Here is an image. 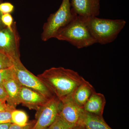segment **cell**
<instances>
[{"mask_svg":"<svg viewBox=\"0 0 129 129\" xmlns=\"http://www.w3.org/2000/svg\"><path fill=\"white\" fill-rule=\"evenodd\" d=\"M61 101L72 96L85 79L77 72L62 67H53L37 75Z\"/></svg>","mask_w":129,"mask_h":129,"instance_id":"cell-1","label":"cell"},{"mask_svg":"<svg viewBox=\"0 0 129 129\" xmlns=\"http://www.w3.org/2000/svg\"><path fill=\"white\" fill-rule=\"evenodd\" d=\"M86 27L96 43L102 45L114 41L126 24L124 19L83 18Z\"/></svg>","mask_w":129,"mask_h":129,"instance_id":"cell-2","label":"cell"},{"mask_svg":"<svg viewBox=\"0 0 129 129\" xmlns=\"http://www.w3.org/2000/svg\"><path fill=\"white\" fill-rule=\"evenodd\" d=\"M55 38L68 42L78 49L88 47L96 43L83 18L77 16L60 29Z\"/></svg>","mask_w":129,"mask_h":129,"instance_id":"cell-3","label":"cell"},{"mask_svg":"<svg viewBox=\"0 0 129 129\" xmlns=\"http://www.w3.org/2000/svg\"><path fill=\"white\" fill-rule=\"evenodd\" d=\"M76 16L72 11L70 0H62L57 11L50 15L44 23L41 39L46 41L54 38L58 32L68 24Z\"/></svg>","mask_w":129,"mask_h":129,"instance_id":"cell-4","label":"cell"},{"mask_svg":"<svg viewBox=\"0 0 129 129\" xmlns=\"http://www.w3.org/2000/svg\"><path fill=\"white\" fill-rule=\"evenodd\" d=\"M14 77L21 86H24L40 92L48 99L56 96L37 76L28 70L20 59L13 60Z\"/></svg>","mask_w":129,"mask_h":129,"instance_id":"cell-5","label":"cell"},{"mask_svg":"<svg viewBox=\"0 0 129 129\" xmlns=\"http://www.w3.org/2000/svg\"><path fill=\"white\" fill-rule=\"evenodd\" d=\"M61 105V101L55 96L37 109L33 129H45L49 127L58 115Z\"/></svg>","mask_w":129,"mask_h":129,"instance_id":"cell-6","label":"cell"},{"mask_svg":"<svg viewBox=\"0 0 129 129\" xmlns=\"http://www.w3.org/2000/svg\"><path fill=\"white\" fill-rule=\"evenodd\" d=\"M19 38L16 23L12 27H4L0 29V50L7 54L13 60L20 59Z\"/></svg>","mask_w":129,"mask_h":129,"instance_id":"cell-7","label":"cell"},{"mask_svg":"<svg viewBox=\"0 0 129 129\" xmlns=\"http://www.w3.org/2000/svg\"><path fill=\"white\" fill-rule=\"evenodd\" d=\"M100 0H71L72 11L81 17H97L100 14Z\"/></svg>","mask_w":129,"mask_h":129,"instance_id":"cell-8","label":"cell"},{"mask_svg":"<svg viewBox=\"0 0 129 129\" xmlns=\"http://www.w3.org/2000/svg\"><path fill=\"white\" fill-rule=\"evenodd\" d=\"M50 99L35 90L21 86L19 95V104L29 109L37 111Z\"/></svg>","mask_w":129,"mask_h":129,"instance_id":"cell-9","label":"cell"},{"mask_svg":"<svg viewBox=\"0 0 129 129\" xmlns=\"http://www.w3.org/2000/svg\"><path fill=\"white\" fill-rule=\"evenodd\" d=\"M83 110L77 106L72 97L70 96L61 101L58 115L68 123L76 125L78 124Z\"/></svg>","mask_w":129,"mask_h":129,"instance_id":"cell-10","label":"cell"},{"mask_svg":"<svg viewBox=\"0 0 129 129\" xmlns=\"http://www.w3.org/2000/svg\"><path fill=\"white\" fill-rule=\"evenodd\" d=\"M106 100L104 95L94 91L88 99L83 109L91 114L103 116Z\"/></svg>","mask_w":129,"mask_h":129,"instance_id":"cell-11","label":"cell"},{"mask_svg":"<svg viewBox=\"0 0 129 129\" xmlns=\"http://www.w3.org/2000/svg\"><path fill=\"white\" fill-rule=\"evenodd\" d=\"M78 124L88 129H113L105 122L103 116L91 114L83 109Z\"/></svg>","mask_w":129,"mask_h":129,"instance_id":"cell-12","label":"cell"},{"mask_svg":"<svg viewBox=\"0 0 129 129\" xmlns=\"http://www.w3.org/2000/svg\"><path fill=\"white\" fill-rule=\"evenodd\" d=\"M94 89L90 83L85 80L77 87L72 96L74 102L80 108L83 109Z\"/></svg>","mask_w":129,"mask_h":129,"instance_id":"cell-13","label":"cell"},{"mask_svg":"<svg viewBox=\"0 0 129 129\" xmlns=\"http://www.w3.org/2000/svg\"><path fill=\"white\" fill-rule=\"evenodd\" d=\"M3 86L7 95V103L16 108L17 105L19 104V95L21 85L14 77L4 82Z\"/></svg>","mask_w":129,"mask_h":129,"instance_id":"cell-14","label":"cell"},{"mask_svg":"<svg viewBox=\"0 0 129 129\" xmlns=\"http://www.w3.org/2000/svg\"><path fill=\"white\" fill-rule=\"evenodd\" d=\"M13 123L20 126H24L27 124L28 117L27 114L23 111L14 109L11 114Z\"/></svg>","mask_w":129,"mask_h":129,"instance_id":"cell-15","label":"cell"},{"mask_svg":"<svg viewBox=\"0 0 129 129\" xmlns=\"http://www.w3.org/2000/svg\"><path fill=\"white\" fill-rule=\"evenodd\" d=\"M75 126L65 121L58 115L48 129H72Z\"/></svg>","mask_w":129,"mask_h":129,"instance_id":"cell-16","label":"cell"},{"mask_svg":"<svg viewBox=\"0 0 129 129\" xmlns=\"http://www.w3.org/2000/svg\"><path fill=\"white\" fill-rule=\"evenodd\" d=\"M16 108L8 105L7 107L0 112V124L13 123L12 119V112Z\"/></svg>","mask_w":129,"mask_h":129,"instance_id":"cell-17","label":"cell"},{"mask_svg":"<svg viewBox=\"0 0 129 129\" xmlns=\"http://www.w3.org/2000/svg\"><path fill=\"white\" fill-rule=\"evenodd\" d=\"M14 77L13 67L0 70V86H3V83Z\"/></svg>","mask_w":129,"mask_h":129,"instance_id":"cell-18","label":"cell"},{"mask_svg":"<svg viewBox=\"0 0 129 129\" xmlns=\"http://www.w3.org/2000/svg\"><path fill=\"white\" fill-rule=\"evenodd\" d=\"M13 63V60L12 58L0 50V70L12 67Z\"/></svg>","mask_w":129,"mask_h":129,"instance_id":"cell-19","label":"cell"},{"mask_svg":"<svg viewBox=\"0 0 129 129\" xmlns=\"http://www.w3.org/2000/svg\"><path fill=\"white\" fill-rule=\"evenodd\" d=\"M1 21L4 26L10 28L12 27L14 23L12 16L10 13L2 14Z\"/></svg>","mask_w":129,"mask_h":129,"instance_id":"cell-20","label":"cell"},{"mask_svg":"<svg viewBox=\"0 0 129 129\" xmlns=\"http://www.w3.org/2000/svg\"><path fill=\"white\" fill-rule=\"evenodd\" d=\"M14 7L12 4L9 2L0 3V13L2 15L10 13L13 12Z\"/></svg>","mask_w":129,"mask_h":129,"instance_id":"cell-21","label":"cell"},{"mask_svg":"<svg viewBox=\"0 0 129 129\" xmlns=\"http://www.w3.org/2000/svg\"><path fill=\"white\" fill-rule=\"evenodd\" d=\"M36 123V120H32L24 126H20L14 124L12 123L8 129H33Z\"/></svg>","mask_w":129,"mask_h":129,"instance_id":"cell-22","label":"cell"},{"mask_svg":"<svg viewBox=\"0 0 129 129\" xmlns=\"http://www.w3.org/2000/svg\"><path fill=\"white\" fill-rule=\"evenodd\" d=\"M7 99V95L3 86H0V100H5Z\"/></svg>","mask_w":129,"mask_h":129,"instance_id":"cell-23","label":"cell"},{"mask_svg":"<svg viewBox=\"0 0 129 129\" xmlns=\"http://www.w3.org/2000/svg\"><path fill=\"white\" fill-rule=\"evenodd\" d=\"M8 104L5 100H0V112L7 107Z\"/></svg>","mask_w":129,"mask_h":129,"instance_id":"cell-24","label":"cell"},{"mask_svg":"<svg viewBox=\"0 0 129 129\" xmlns=\"http://www.w3.org/2000/svg\"><path fill=\"white\" fill-rule=\"evenodd\" d=\"M12 123H6L0 124V129H8Z\"/></svg>","mask_w":129,"mask_h":129,"instance_id":"cell-25","label":"cell"},{"mask_svg":"<svg viewBox=\"0 0 129 129\" xmlns=\"http://www.w3.org/2000/svg\"><path fill=\"white\" fill-rule=\"evenodd\" d=\"M72 129H88L82 125L78 124L75 125Z\"/></svg>","mask_w":129,"mask_h":129,"instance_id":"cell-26","label":"cell"},{"mask_svg":"<svg viewBox=\"0 0 129 129\" xmlns=\"http://www.w3.org/2000/svg\"><path fill=\"white\" fill-rule=\"evenodd\" d=\"M2 14L0 13V29L2 28L3 27H5L4 25L3 24L2 22L1 21V16H2Z\"/></svg>","mask_w":129,"mask_h":129,"instance_id":"cell-27","label":"cell"},{"mask_svg":"<svg viewBox=\"0 0 129 129\" xmlns=\"http://www.w3.org/2000/svg\"><path fill=\"white\" fill-rule=\"evenodd\" d=\"M45 129H48V128H46Z\"/></svg>","mask_w":129,"mask_h":129,"instance_id":"cell-28","label":"cell"}]
</instances>
